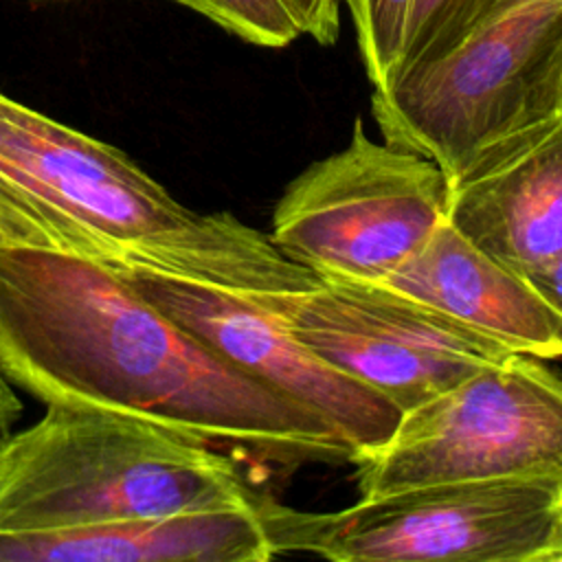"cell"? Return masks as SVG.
<instances>
[{"label": "cell", "instance_id": "6", "mask_svg": "<svg viewBox=\"0 0 562 562\" xmlns=\"http://www.w3.org/2000/svg\"><path fill=\"white\" fill-rule=\"evenodd\" d=\"M356 465L360 498L461 481L562 479V375L509 353L402 413L389 441Z\"/></svg>", "mask_w": 562, "mask_h": 562}, {"label": "cell", "instance_id": "16", "mask_svg": "<svg viewBox=\"0 0 562 562\" xmlns=\"http://www.w3.org/2000/svg\"><path fill=\"white\" fill-rule=\"evenodd\" d=\"M301 31L314 37L318 44L329 46L338 37L340 26V0H288Z\"/></svg>", "mask_w": 562, "mask_h": 562}, {"label": "cell", "instance_id": "7", "mask_svg": "<svg viewBox=\"0 0 562 562\" xmlns=\"http://www.w3.org/2000/svg\"><path fill=\"white\" fill-rule=\"evenodd\" d=\"M448 198L435 160L373 140L356 119L342 149L285 187L270 239L318 279L378 283L448 222Z\"/></svg>", "mask_w": 562, "mask_h": 562}, {"label": "cell", "instance_id": "13", "mask_svg": "<svg viewBox=\"0 0 562 562\" xmlns=\"http://www.w3.org/2000/svg\"><path fill=\"white\" fill-rule=\"evenodd\" d=\"M347 7L367 77L384 88L402 64L415 0H347Z\"/></svg>", "mask_w": 562, "mask_h": 562}, {"label": "cell", "instance_id": "17", "mask_svg": "<svg viewBox=\"0 0 562 562\" xmlns=\"http://www.w3.org/2000/svg\"><path fill=\"white\" fill-rule=\"evenodd\" d=\"M527 281L542 294V299L558 312L562 314V257L555 261L536 268L525 274Z\"/></svg>", "mask_w": 562, "mask_h": 562}, {"label": "cell", "instance_id": "20", "mask_svg": "<svg viewBox=\"0 0 562 562\" xmlns=\"http://www.w3.org/2000/svg\"><path fill=\"white\" fill-rule=\"evenodd\" d=\"M35 2H44V0H35Z\"/></svg>", "mask_w": 562, "mask_h": 562}, {"label": "cell", "instance_id": "14", "mask_svg": "<svg viewBox=\"0 0 562 562\" xmlns=\"http://www.w3.org/2000/svg\"><path fill=\"white\" fill-rule=\"evenodd\" d=\"M204 18L231 35L266 48H283L303 35L288 0H171Z\"/></svg>", "mask_w": 562, "mask_h": 562}, {"label": "cell", "instance_id": "18", "mask_svg": "<svg viewBox=\"0 0 562 562\" xmlns=\"http://www.w3.org/2000/svg\"><path fill=\"white\" fill-rule=\"evenodd\" d=\"M20 415H22L20 395L15 386L0 371V439H7L11 435V428L20 419Z\"/></svg>", "mask_w": 562, "mask_h": 562}, {"label": "cell", "instance_id": "12", "mask_svg": "<svg viewBox=\"0 0 562 562\" xmlns=\"http://www.w3.org/2000/svg\"><path fill=\"white\" fill-rule=\"evenodd\" d=\"M274 555L257 494L226 507L0 533V562H266Z\"/></svg>", "mask_w": 562, "mask_h": 562}, {"label": "cell", "instance_id": "8", "mask_svg": "<svg viewBox=\"0 0 562 562\" xmlns=\"http://www.w3.org/2000/svg\"><path fill=\"white\" fill-rule=\"evenodd\" d=\"M257 299L321 360L402 413L512 353L378 283L321 279L310 290Z\"/></svg>", "mask_w": 562, "mask_h": 562}, {"label": "cell", "instance_id": "19", "mask_svg": "<svg viewBox=\"0 0 562 562\" xmlns=\"http://www.w3.org/2000/svg\"><path fill=\"white\" fill-rule=\"evenodd\" d=\"M2 441H4V439H0V446H2Z\"/></svg>", "mask_w": 562, "mask_h": 562}, {"label": "cell", "instance_id": "4", "mask_svg": "<svg viewBox=\"0 0 562 562\" xmlns=\"http://www.w3.org/2000/svg\"><path fill=\"white\" fill-rule=\"evenodd\" d=\"M562 112V0H501L441 57L373 88L389 145L448 180L492 145Z\"/></svg>", "mask_w": 562, "mask_h": 562}, {"label": "cell", "instance_id": "9", "mask_svg": "<svg viewBox=\"0 0 562 562\" xmlns=\"http://www.w3.org/2000/svg\"><path fill=\"white\" fill-rule=\"evenodd\" d=\"M112 266L140 296L237 369L321 413L358 450V459L386 443L400 424L395 404L321 360L257 294L145 266Z\"/></svg>", "mask_w": 562, "mask_h": 562}, {"label": "cell", "instance_id": "11", "mask_svg": "<svg viewBox=\"0 0 562 562\" xmlns=\"http://www.w3.org/2000/svg\"><path fill=\"white\" fill-rule=\"evenodd\" d=\"M378 285L454 318L512 353L562 358V314L525 274L479 248L450 222Z\"/></svg>", "mask_w": 562, "mask_h": 562}, {"label": "cell", "instance_id": "15", "mask_svg": "<svg viewBox=\"0 0 562 562\" xmlns=\"http://www.w3.org/2000/svg\"><path fill=\"white\" fill-rule=\"evenodd\" d=\"M479 2L481 0H415L404 57L395 77L413 66L432 61L457 46L470 31Z\"/></svg>", "mask_w": 562, "mask_h": 562}, {"label": "cell", "instance_id": "1", "mask_svg": "<svg viewBox=\"0 0 562 562\" xmlns=\"http://www.w3.org/2000/svg\"><path fill=\"white\" fill-rule=\"evenodd\" d=\"M0 371L46 406L138 415L277 465L358 461L321 413L257 382L112 263L79 252L0 241Z\"/></svg>", "mask_w": 562, "mask_h": 562}, {"label": "cell", "instance_id": "3", "mask_svg": "<svg viewBox=\"0 0 562 562\" xmlns=\"http://www.w3.org/2000/svg\"><path fill=\"white\" fill-rule=\"evenodd\" d=\"M252 496L215 446L110 408L48 404L0 446V533L226 507Z\"/></svg>", "mask_w": 562, "mask_h": 562}, {"label": "cell", "instance_id": "10", "mask_svg": "<svg viewBox=\"0 0 562 562\" xmlns=\"http://www.w3.org/2000/svg\"><path fill=\"white\" fill-rule=\"evenodd\" d=\"M448 222L520 274L562 257V112L492 145L454 176Z\"/></svg>", "mask_w": 562, "mask_h": 562}, {"label": "cell", "instance_id": "5", "mask_svg": "<svg viewBox=\"0 0 562 562\" xmlns=\"http://www.w3.org/2000/svg\"><path fill=\"white\" fill-rule=\"evenodd\" d=\"M274 553L334 562H562V479L400 490L336 512L257 496Z\"/></svg>", "mask_w": 562, "mask_h": 562}, {"label": "cell", "instance_id": "2", "mask_svg": "<svg viewBox=\"0 0 562 562\" xmlns=\"http://www.w3.org/2000/svg\"><path fill=\"white\" fill-rule=\"evenodd\" d=\"M0 182L105 263L145 266L237 292H272L290 261L228 211L180 204L119 147L0 92Z\"/></svg>", "mask_w": 562, "mask_h": 562}]
</instances>
